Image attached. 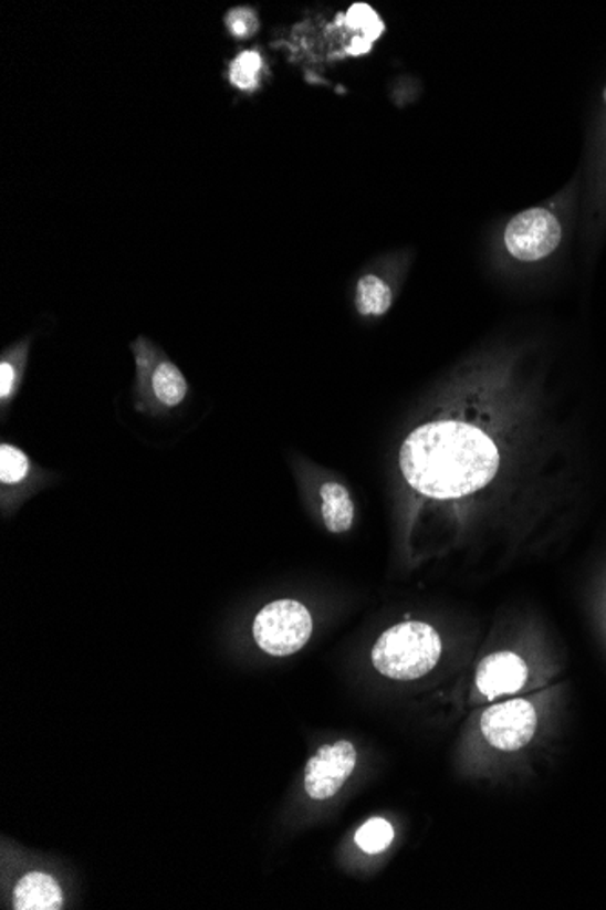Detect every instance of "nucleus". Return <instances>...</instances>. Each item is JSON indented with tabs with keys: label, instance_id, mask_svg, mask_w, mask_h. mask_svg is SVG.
Segmentation results:
<instances>
[{
	"label": "nucleus",
	"instance_id": "nucleus-1",
	"mask_svg": "<svg viewBox=\"0 0 606 910\" xmlns=\"http://www.w3.org/2000/svg\"><path fill=\"white\" fill-rule=\"evenodd\" d=\"M399 468L418 493L430 499H460L485 488L500 468V451L485 431L440 420L410 432Z\"/></svg>",
	"mask_w": 606,
	"mask_h": 910
},
{
	"label": "nucleus",
	"instance_id": "nucleus-2",
	"mask_svg": "<svg viewBox=\"0 0 606 910\" xmlns=\"http://www.w3.org/2000/svg\"><path fill=\"white\" fill-rule=\"evenodd\" d=\"M440 657V635L424 621L390 627L373 649L374 667L390 680H418L435 669Z\"/></svg>",
	"mask_w": 606,
	"mask_h": 910
},
{
	"label": "nucleus",
	"instance_id": "nucleus-3",
	"mask_svg": "<svg viewBox=\"0 0 606 910\" xmlns=\"http://www.w3.org/2000/svg\"><path fill=\"white\" fill-rule=\"evenodd\" d=\"M253 635L263 652L291 657L302 651L313 635V616L300 602H271L254 618Z\"/></svg>",
	"mask_w": 606,
	"mask_h": 910
},
{
	"label": "nucleus",
	"instance_id": "nucleus-4",
	"mask_svg": "<svg viewBox=\"0 0 606 910\" xmlns=\"http://www.w3.org/2000/svg\"><path fill=\"white\" fill-rule=\"evenodd\" d=\"M563 239L560 219L551 209L531 208L515 215L505 229L506 251L521 262H537L554 253Z\"/></svg>",
	"mask_w": 606,
	"mask_h": 910
},
{
	"label": "nucleus",
	"instance_id": "nucleus-5",
	"mask_svg": "<svg viewBox=\"0 0 606 910\" xmlns=\"http://www.w3.org/2000/svg\"><path fill=\"white\" fill-rule=\"evenodd\" d=\"M480 725L481 733L492 747L520 751L536 734V709L526 700L500 703L483 712Z\"/></svg>",
	"mask_w": 606,
	"mask_h": 910
},
{
	"label": "nucleus",
	"instance_id": "nucleus-6",
	"mask_svg": "<svg viewBox=\"0 0 606 910\" xmlns=\"http://www.w3.org/2000/svg\"><path fill=\"white\" fill-rule=\"evenodd\" d=\"M356 762L358 753L353 743L345 740L320 747L305 767L303 785L309 796L316 802L333 798L349 780Z\"/></svg>",
	"mask_w": 606,
	"mask_h": 910
},
{
	"label": "nucleus",
	"instance_id": "nucleus-7",
	"mask_svg": "<svg viewBox=\"0 0 606 910\" xmlns=\"http://www.w3.org/2000/svg\"><path fill=\"white\" fill-rule=\"evenodd\" d=\"M529 669L525 661L511 651H501L490 655L481 661L476 672V686L483 697L489 700L512 694L525 686Z\"/></svg>",
	"mask_w": 606,
	"mask_h": 910
},
{
	"label": "nucleus",
	"instance_id": "nucleus-8",
	"mask_svg": "<svg viewBox=\"0 0 606 910\" xmlns=\"http://www.w3.org/2000/svg\"><path fill=\"white\" fill-rule=\"evenodd\" d=\"M11 903L17 910H59L64 906V896L53 876L33 870L17 881Z\"/></svg>",
	"mask_w": 606,
	"mask_h": 910
},
{
	"label": "nucleus",
	"instance_id": "nucleus-9",
	"mask_svg": "<svg viewBox=\"0 0 606 910\" xmlns=\"http://www.w3.org/2000/svg\"><path fill=\"white\" fill-rule=\"evenodd\" d=\"M322 499V516L325 527L331 533L339 534L349 531L354 522V504L351 494L344 485L327 482L320 489Z\"/></svg>",
	"mask_w": 606,
	"mask_h": 910
},
{
	"label": "nucleus",
	"instance_id": "nucleus-10",
	"mask_svg": "<svg viewBox=\"0 0 606 910\" xmlns=\"http://www.w3.org/2000/svg\"><path fill=\"white\" fill-rule=\"evenodd\" d=\"M153 393L167 407H175L186 398L187 381L171 362L158 364L153 373Z\"/></svg>",
	"mask_w": 606,
	"mask_h": 910
},
{
	"label": "nucleus",
	"instance_id": "nucleus-11",
	"mask_svg": "<svg viewBox=\"0 0 606 910\" xmlns=\"http://www.w3.org/2000/svg\"><path fill=\"white\" fill-rule=\"evenodd\" d=\"M393 304V293L389 285L378 276L367 275L359 279L356 290V307L365 316L384 315Z\"/></svg>",
	"mask_w": 606,
	"mask_h": 910
},
{
	"label": "nucleus",
	"instance_id": "nucleus-12",
	"mask_svg": "<svg viewBox=\"0 0 606 910\" xmlns=\"http://www.w3.org/2000/svg\"><path fill=\"white\" fill-rule=\"evenodd\" d=\"M262 67V55H260L258 51H242V53L231 62L229 81H231L234 87L242 90V92H254L258 87V82H260Z\"/></svg>",
	"mask_w": 606,
	"mask_h": 910
},
{
	"label": "nucleus",
	"instance_id": "nucleus-13",
	"mask_svg": "<svg viewBox=\"0 0 606 910\" xmlns=\"http://www.w3.org/2000/svg\"><path fill=\"white\" fill-rule=\"evenodd\" d=\"M395 839V829L387 819L373 818L359 827L356 833V844L367 855L384 853Z\"/></svg>",
	"mask_w": 606,
	"mask_h": 910
},
{
	"label": "nucleus",
	"instance_id": "nucleus-14",
	"mask_svg": "<svg viewBox=\"0 0 606 910\" xmlns=\"http://www.w3.org/2000/svg\"><path fill=\"white\" fill-rule=\"evenodd\" d=\"M345 25L349 30L359 31L358 36L369 42L378 41L384 33V22L369 4L351 6L345 13Z\"/></svg>",
	"mask_w": 606,
	"mask_h": 910
},
{
	"label": "nucleus",
	"instance_id": "nucleus-15",
	"mask_svg": "<svg viewBox=\"0 0 606 910\" xmlns=\"http://www.w3.org/2000/svg\"><path fill=\"white\" fill-rule=\"evenodd\" d=\"M30 460L21 449L10 443H2L0 448V480L2 483H19L28 477Z\"/></svg>",
	"mask_w": 606,
	"mask_h": 910
},
{
	"label": "nucleus",
	"instance_id": "nucleus-16",
	"mask_svg": "<svg viewBox=\"0 0 606 910\" xmlns=\"http://www.w3.org/2000/svg\"><path fill=\"white\" fill-rule=\"evenodd\" d=\"M226 25L237 39H249L258 30V17L251 8H234L226 17Z\"/></svg>",
	"mask_w": 606,
	"mask_h": 910
},
{
	"label": "nucleus",
	"instance_id": "nucleus-17",
	"mask_svg": "<svg viewBox=\"0 0 606 910\" xmlns=\"http://www.w3.org/2000/svg\"><path fill=\"white\" fill-rule=\"evenodd\" d=\"M15 386V367L10 362H2L0 366V397L8 398Z\"/></svg>",
	"mask_w": 606,
	"mask_h": 910
},
{
	"label": "nucleus",
	"instance_id": "nucleus-18",
	"mask_svg": "<svg viewBox=\"0 0 606 910\" xmlns=\"http://www.w3.org/2000/svg\"><path fill=\"white\" fill-rule=\"evenodd\" d=\"M603 98H605V104H606V87H605V92H603Z\"/></svg>",
	"mask_w": 606,
	"mask_h": 910
}]
</instances>
